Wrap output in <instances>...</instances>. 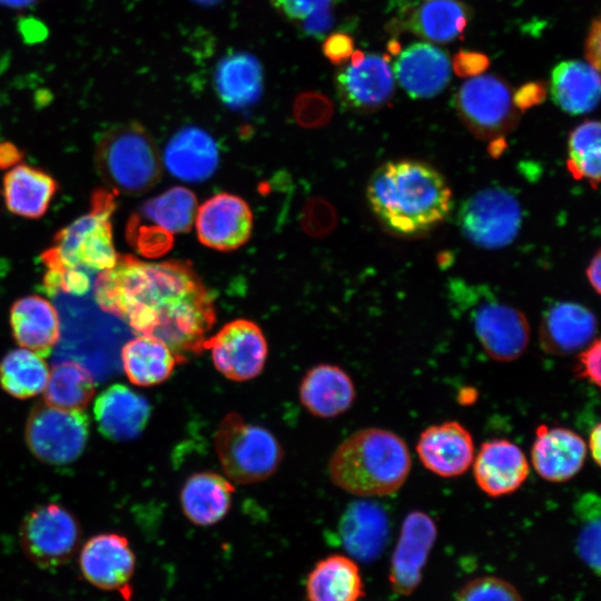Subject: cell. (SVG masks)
I'll return each instance as SVG.
<instances>
[{
  "label": "cell",
  "instance_id": "obj_23",
  "mask_svg": "<svg viewBox=\"0 0 601 601\" xmlns=\"http://www.w3.org/2000/svg\"><path fill=\"white\" fill-rule=\"evenodd\" d=\"M447 55L430 43H414L395 60L394 75L413 98H431L440 93L451 78Z\"/></svg>",
  "mask_w": 601,
  "mask_h": 601
},
{
  "label": "cell",
  "instance_id": "obj_14",
  "mask_svg": "<svg viewBox=\"0 0 601 601\" xmlns=\"http://www.w3.org/2000/svg\"><path fill=\"white\" fill-rule=\"evenodd\" d=\"M473 326L484 352L494 361H515L528 348V318L513 306L487 299L474 311Z\"/></svg>",
  "mask_w": 601,
  "mask_h": 601
},
{
  "label": "cell",
  "instance_id": "obj_52",
  "mask_svg": "<svg viewBox=\"0 0 601 601\" xmlns=\"http://www.w3.org/2000/svg\"><path fill=\"white\" fill-rule=\"evenodd\" d=\"M194 2H197L199 4H204V6H210V4H215L217 3L218 1L220 0H193Z\"/></svg>",
  "mask_w": 601,
  "mask_h": 601
},
{
  "label": "cell",
  "instance_id": "obj_44",
  "mask_svg": "<svg viewBox=\"0 0 601 601\" xmlns=\"http://www.w3.org/2000/svg\"><path fill=\"white\" fill-rule=\"evenodd\" d=\"M490 66L486 55L471 50H460L451 65L454 72L460 77H476L483 73Z\"/></svg>",
  "mask_w": 601,
  "mask_h": 601
},
{
  "label": "cell",
  "instance_id": "obj_36",
  "mask_svg": "<svg viewBox=\"0 0 601 601\" xmlns=\"http://www.w3.org/2000/svg\"><path fill=\"white\" fill-rule=\"evenodd\" d=\"M197 199L185 187H173L145 201L140 209L144 218L170 234L188 231L196 217Z\"/></svg>",
  "mask_w": 601,
  "mask_h": 601
},
{
  "label": "cell",
  "instance_id": "obj_41",
  "mask_svg": "<svg viewBox=\"0 0 601 601\" xmlns=\"http://www.w3.org/2000/svg\"><path fill=\"white\" fill-rule=\"evenodd\" d=\"M332 105L326 97L306 92L298 97L295 104V117L307 127L325 124L332 116Z\"/></svg>",
  "mask_w": 601,
  "mask_h": 601
},
{
  "label": "cell",
  "instance_id": "obj_20",
  "mask_svg": "<svg viewBox=\"0 0 601 601\" xmlns=\"http://www.w3.org/2000/svg\"><path fill=\"white\" fill-rule=\"evenodd\" d=\"M597 333V318L585 306L559 302L543 314L539 339L542 349L551 355L564 356L587 347Z\"/></svg>",
  "mask_w": 601,
  "mask_h": 601
},
{
  "label": "cell",
  "instance_id": "obj_19",
  "mask_svg": "<svg viewBox=\"0 0 601 601\" xmlns=\"http://www.w3.org/2000/svg\"><path fill=\"white\" fill-rule=\"evenodd\" d=\"M472 466L477 486L491 497L515 492L523 485L530 472L524 452L505 439L482 443Z\"/></svg>",
  "mask_w": 601,
  "mask_h": 601
},
{
  "label": "cell",
  "instance_id": "obj_8",
  "mask_svg": "<svg viewBox=\"0 0 601 601\" xmlns=\"http://www.w3.org/2000/svg\"><path fill=\"white\" fill-rule=\"evenodd\" d=\"M89 436V420L82 410H65L46 402L37 403L28 416L24 437L40 461L65 465L83 452Z\"/></svg>",
  "mask_w": 601,
  "mask_h": 601
},
{
  "label": "cell",
  "instance_id": "obj_7",
  "mask_svg": "<svg viewBox=\"0 0 601 601\" xmlns=\"http://www.w3.org/2000/svg\"><path fill=\"white\" fill-rule=\"evenodd\" d=\"M19 540L30 562L51 570L67 564L79 551L81 529L71 512L48 503L35 508L23 518Z\"/></svg>",
  "mask_w": 601,
  "mask_h": 601
},
{
  "label": "cell",
  "instance_id": "obj_34",
  "mask_svg": "<svg viewBox=\"0 0 601 601\" xmlns=\"http://www.w3.org/2000/svg\"><path fill=\"white\" fill-rule=\"evenodd\" d=\"M95 394L91 373L81 364L63 361L49 371L45 402L65 410H83Z\"/></svg>",
  "mask_w": 601,
  "mask_h": 601
},
{
  "label": "cell",
  "instance_id": "obj_49",
  "mask_svg": "<svg viewBox=\"0 0 601 601\" xmlns=\"http://www.w3.org/2000/svg\"><path fill=\"white\" fill-rule=\"evenodd\" d=\"M21 157V152L12 144L4 142L0 145V168L13 167Z\"/></svg>",
  "mask_w": 601,
  "mask_h": 601
},
{
  "label": "cell",
  "instance_id": "obj_31",
  "mask_svg": "<svg viewBox=\"0 0 601 601\" xmlns=\"http://www.w3.org/2000/svg\"><path fill=\"white\" fill-rule=\"evenodd\" d=\"M215 87L220 100L230 108L252 106L263 90V69L250 53L225 56L215 71Z\"/></svg>",
  "mask_w": 601,
  "mask_h": 601
},
{
  "label": "cell",
  "instance_id": "obj_48",
  "mask_svg": "<svg viewBox=\"0 0 601 601\" xmlns=\"http://www.w3.org/2000/svg\"><path fill=\"white\" fill-rule=\"evenodd\" d=\"M588 451H590L592 459L597 465L601 463V425L597 423L589 435L587 442Z\"/></svg>",
  "mask_w": 601,
  "mask_h": 601
},
{
  "label": "cell",
  "instance_id": "obj_39",
  "mask_svg": "<svg viewBox=\"0 0 601 601\" xmlns=\"http://www.w3.org/2000/svg\"><path fill=\"white\" fill-rule=\"evenodd\" d=\"M599 497L594 494L582 496L578 510L584 523L577 540V550L582 561L595 573L600 570V515Z\"/></svg>",
  "mask_w": 601,
  "mask_h": 601
},
{
  "label": "cell",
  "instance_id": "obj_4",
  "mask_svg": "<svg viewBox=\"0 0 601 601\" xmlns=\"http://www.w3.org/2000/svg\"><path fill=\"white\" fill-rule=\"evenodd\" d=\"M115 197L96 190L90 210L60 229L53 246L42 253L47 270L80 269L92 275L114 267L118 260L112 238Z\"/></svg>",
  "mask_w": 601,
  "mask_h": 601
},
{
  "label": "cell",
  "instance_id": "obj_1",
  "mask_svg": "<svg viewBox=\"0 0 601 601\" xmlns=\"http://www.w3.org/2000/svg\"><path fill=\"white\" fill-rule=\"evenodd\" d=\"M97 304L124 319L139 335L159 338L180 364L203 352L216 321L214 299L185 262H141L118 257L93 280Z\"/></svg>",
  "mask_w": 601,
  "mask_h": 601
},
{
  "label": "cell",
  "instance_id": "obj_51",
  "mask_svg": "<svg viewBox=\"0 0 601 601\" xmlns=\"http://www.w3.org/2000/svg\"><path fill=\"white\" fill-rule=\"evenodd\" d=\"M35 0H0L2 6L9 8H24L31 4Z\"/></svg>",
  "mask_w": 601,
  "mask_h": 601
},
{
  "label": "cell",
  "instance_id": "obj_11",
  "mask_svg": "<svg viewBox=\"0 0 601 601\" xmlns=\"http://www.w3.org/2000/svg\"><path fill=\"white\" fill-rule=\"evenodd\" d=\"M203 349L210 351L216 371L234 382L257 377L263 372L268 355V345L262 328L245 318L226 323L205 339Z\"/></svg>",
  "mask_w": 601,
  "mask_h": 601
},
{
  "label": "cell",
  "instance_id": "obj_18",
  "mask_svg": "<svg viewBox=\"0 0 601 601\" xmlns=\"http://www.w3.org/2000/svg\"><path fill=\"white\" fill-rule=\"evenodd\" d=\"M587 454V441L577 432L562 426L536 427L531 463L543 480L552 483L571 480L584 466Z\"/></svg>",
  "mask_w": 601,
  "mask_h": 601
},
{
  "label": "cell",
  "instance_id": "obj_17",
  "mask_svg": "<svg viewBox=\"0 0 601 601\" xmlns=\"http://www.w3.org/2000/svg\"><path fill=\"white\" fill-rule=\"evenodd\" d=\"M416 452L425 469L442 477L464 474L475 455L472 434L456 421L426 427L420 434Z\"/></svg>",
  "mask_w": 601,
  "mask_h": 601
},
{
  "label": "cell",
  "instance_id": "obj_5",
  "mask_svg": "<svg viewBox=\"0 0 601 601\" xmlns=\"http://www.w3.org/2000/svg\"><path fill=\"white\" fill-rule=\"evenodd\" d=\"M214 447L227 477L239 484H254L270 477L280 465L284 451L266 427L228 412L218 423Z\"/></svg>",
  "mask_w": 601,
  "mask_h": 601
},
{
  "label": "cell",
  "instance_id": "obj_29",
  "mask_svg": "<svg viewBox=\"0 0 601 601\" xmlns=\"http://www.w3.org/2000/svg\"><path fill=\"white\" fill-rule=\"evenodd\" d=\"M307 601H358L364 584L356 562L343 554L319 560L305 583Z\"/></svg>",
  "mask_w": 601,
  "mask_h": 601
},
{
  "label": "cell",
  "instance_id": "obj_26",
  "mask_svg": "<svg viewBox=\"0 0 601 601\" xmlns=\"http://www.w3.org/2000/svg\"><path fill=\"white\" fill-rule=\"evenodd\" d=\"M388 534L385 511L371 501L351 503L339 521V535L345 550L363 561L373 560L383 551Z\"/></svg>",
  "mask_w": 601,
  "mask_h": 601
},
{
  "label": "cell",
  "instance_id": "obj_16",
  "mask_svg": "<svg viewBox=\"0 0 601 601\" xmlns=\"http://www.w3.org/2000/svg\"><path fill=\"white\" fill-rule=\"evenodd\" d=\"M436 535V524L425 512L412 511L405 516L388 573L395 592L407 595L417 588Z\"/></svg>",
  "mask_w": 601,
  "mask_h": 601
},
{
  "label": "cell",
  "instance_id": "obj_32",
  "mask_svg": "<svg viewBox=\"0 0 601 601\" xmlns=\"http://www.w3.org/2000/svg\"><path fill=\"white\" fill-rule=\"evenodd\" d=\"M551 93L555 104L571 115L593 110L600 98L599 70L581 61H563L552 71Z\"/></svg>",
  "mask_w": 601,
  "mask_h": 601
},
{
  "label": "cell",
  "instance_id": "obj_21",
  "mask_svg": "<svg viewBox=\"0 0 601 601\" xmlns=\"http://www.w3.org/2000/svg\"><path fill=\"white\" fill-rule=\"evenodd\" d=\"M150 413L146 397L120 384L106 388L93 405L100 433L116 442L137 439L147 426Z\"/></svg>",
  "mask_w": 601,
  "mask_h": 601
},
{
  "label": "cell",
  "instance_id": "obj_15",
  "mask_svg": "<svg viewBox=\"0 0 601 601\" xmlns=\"http://www.w3.org/2000/svg\"><path fill=\"white\" fill-rule=\"evenodd\" d=\"M194 223L197 237L203 245L229 252L242 247L249 239L253 214L243 198L220 193L197 208Z\"/></svg>",
  "mask_w": 601,
  "mask_h": 601
},
{
  "label": "cell",
  "instance_id": "obj_46",
  "mask_svg": "<svg viewBox=\"0 0 601 601\" xmlns=\"http://www.w3.org/2000/svg\"><path fill=\"white\" fill-rule=\"evenodd\" d=\"M546 96V86L541 81H531L520 87L512 95L516 108L525 110L541 104Z\"/></svg>",
  "mask_w": 601,
  "mask_h": 601
},
{
  "label": "cell",
  "instance_id": "obj_27",
  "mask_svg": "<svg viewBox=\"0 0 601 601\" xmlns=\"http://www.w3.org/2000/svg\"><path fill=\"white\" fill-rule=\"evenodd\" d=\"M234 492V484L218 473H194L180 491L183 513L195 525H214L229 512Z\"/></svg>",
  "mask_w": 601,
  "mask_h": 601
},
{
  "label": "cell",
  "instance_id": "obj_22",
  "mask_svg": "<svg viewBox=\"0 0 601 601\" xmlns=\"http://www.w3.org/2000/svg\"><path fill=\"white\" fill-rule=\"evenodd\" d=\"M298 396L300 404L314 416L336 417L351 408L356 398L352 377L334 364H317L303 376Z\"/></svg>",
  "mask_w": 601,
  "mask_h": 601
},
{
  "label": "cell",
  "instance_id": "obj_28",
  "mask_svg": "<svg viewBox=\"0 0 601 601\" xmlns=\"http://www.w3.org/2000/svg\"><path fill=\"white\" fill-rule=\"evenodd\" d=\"M58 190L57 181L46 171L19 164L2 179V196L7 209L20 217H42Z\"/></svg>",
  "mask_w": 601,
  "mask_h": 601
},
{
  "label": "cell",
  "instance_id": "obj_43",
  "mask_svg": "<svg viewBox=\"0 0 601 601\" xmlns=\"http://www.w3.org/2000/svg\"><path fill=\"white\" fill-rule=\"evenodd\" d=\"M601 343L599 338H594L587 347L579 352L577 375L580 378H585L590 383L600 387Z\"/></svg>",
  "mask_w": 601,
  "mask_h": 601
},
{
  "label": "cell",
  "instance_id": "obj_12",
  "mask_svg": "<svg viewBox=\"0 0 601 601\" xmlns=\"http://www.w3.org/2000/svg\"><path fill=\"white\" fill-rule=\"evenodd\" d=\"M335 86L346 107L368 112L390 101L394 93V75L386 58L354 50L337 71Z\"/></svg>",
  "mask_w": 601,
  "mask_h": 601
},
{
  "label": "cell",
  "instance_id": "obj_9",
  "mask_svg": "<svg viewBox=\"0 0 601 601\" xmlns=\"http://www.w3.org/2000/svg\"><path fill=\"white\" fill-rule=\"evenodd\" d=\"M455 101L462 121L484 140L503 141L519 120L510 87L493 75H480L465 81Z\"/></svg>",
  "mask_w": 601,
  "mask_h": 601
},
{
  "label": "cell",
  "instance_id": "obj_38",
  "mask_svg": "<svg viewBox=\"0 0 601 601\" xmlns=\"http://www.w3.org/2000/svg\"><path fill=\"white\" fill-rule=\"evenodd\" d=\"M274 9L307 33L321 35L332 22L333 0H269Z\"/></svg>",
  "mask_w": 601,
  "mask_h": 601
},
{
  "label": "cell",
  "instance_id": "obj_42",
  "mask_svg": "<svg viewBox=\"0 0 601 601\" xmlns=\"http://www.w3.org/2000/svg\"><path fill=\"white\" fill-rule=\"evenodd\" d=\"M129 231L134 236L138 250L145 256L164 254L171 245V236L168 231L157 226H141L138 228L130 223Z\"/></svg>",
  "mask_w": 601,
  "mask_h": 601
},
{
  "label": "cell",
  "instance_id": "obj_33",
  "mask_svg": "<svg viewBox=\"0 0 601 601\" xmlns=\"http://www.w3.org/2000/svg\"><path fill=\"white\" fill-rule=\"evenodd\" d=\"M467 7L457 0H426L414 12L412 30L434 42H449L461 36L469 22Z\"/></svg>",
  "mask_w": 601,
  "mask_h": 601
},
{
  "label": "cell",
  "instance_id": "obj_24",
  "mask_svg": "<svg viewBox=\"0 0 601 601\" xmlns=\"http://www.w3.org/2000/svg\"><path fill=\"white\" fill-rule=\"evenodd\" d=\"M219 162L215 139L204 129L188 126L178 130L164 150L166 169L176 178L199 183L214 175Z\"/></svg>",
  "mask_w": 601,
  "mask_h": 601
},
{
  "label": "cell",
  "instance_id": "obj_30",
  "mask_svg": "<svg viewBox=\"0 0 601 601\" xmlns=\"http://www.w3.org/2000/svg\"><path fill=\"white\" fill-rule=\"evenodd\" d=\"M121 362L128 380L144 387L165 382L180 364L166 343L147 335L136 336L122 346Z\"/></svg>",
  "mask_w": 601,
  "mask_h": 601
},
{
  "label": "cell",
  "instance_id": "obj_6",
  "mask_svg": "<svg viewBox=\"0 0 601 601\" xmlns=\"http://www.w3.org/2000/svg\"><path fill=\"white\" fill-rule=\"evenodd\" d=\"M95 160L101 177L127 194H140L160 178V161L154 141L138 124L118 125L104 131Z\"/></svg>",
  "mask_w": 601,
  "mask_h": 601
},
{
  "label": "cell",
  "instance_id": "obj_35",
  "mask_svg": "<svg viewBox=\"0 0 601 601\" xmlns=\"http://www.w3.org/2000/svg\"><path fill=\"white\" fill-rule=\"evenodd\" d=\"M49 368L42 356L24 347L16 348L0 362V384L17 398H29L43 392Z\"/></svg>",
  "mask_w": 601,
  "mask_h": 601
},
{
  "label": "cell",
  "instance_id": "obj_47",
  "mask_svg": "<svg viewBox=\"0 0 601 601\" xmlns=\"http://www.w3.org/2000/svg\"><path fill=\"white\" fill-rule=\"evenodd\" d=\"M600 19L592 21L584 46L585 58L595 69L600 68Z\"/></svg>",
  "mask_w": 601,
  "mask_h": 601
},
{
  "label": "cell",
  "instance_id": "obj_13",
  "mask_svg": "<svg viewBox=\"0 0 601 601\" xmlns=\"http://www.w3.org/2000/svg\"><path fill=\"white\" fill-rule=\"evenodd\" d=\"M83 579L102 591H128L136 570V556L126 536L100 533L79 550Z\"/></svg>",
  "mask_w": 601,
  "mask_h": 601
},
{
  "label": "cell",
  "instance_id": "obj_50",
  "mask_svg": "<svg viewBox=\"0 0 601 601\" xmlns=\"http://www.w3.org/2000/svg\"><path fill=\"white\" fill-rule=\"evenodd\" d=\"M601 257L600 252L598 250L595 255L590 260L587 267V277L591 286L594 288L597 294H600V268H601Z\"/></svg>",
  "mask_w": 601,
  "mask_h": 601
},
{
  "label": "cell",
  "instance_id": "obj_40",
  "mask_svg": "<svg viewBox=\"0 0 601 601\" xmlns=\"http://www.w3.org/2000/svg\"><path fill=\"white\" fill-rule=\"evenodd\" d=\"M456 601H523V599L506 580L496 577H480L463 585Z\"/></svg>",
  "mask_w": 601,
  "mask_h": 601
},
{
  "label": "cell",
  "instance_id": "obj_2",
  "mask_svg": "<svg viewBox=\"0 0 601 601\" xmlns=\"http://www.w3.org/2000/svg\"><path fill=\"white\" fill-rule=\"evenodd\" d=\"M367 199L390 231L402 236L424 234L445 219L452 193L444 177L428 164L388 161L371 176Z\"/></svg>",
  "mask_w": 601,
  "mask_h": 601
},
{
  "label": "cell",
  "instance_id": "obj_45",
  "mask_svg": "<svg viewBox=\"0 0 601 601\" xmlns=\"http://www.w3.org/2000/svg\"><path fill=\"white\" fill-rule=\"evenodd\" d=\"M354 52L352 37L343 32H335L328 36L323 43L324 56L335 65H344Z\"/></svg>",
  "mask_w": 601,
  "mask_h": 601
},
{
  "label": "cell",
  "instance_id": "obj_10",
  "mask_svg": "<svg viewBox=\"0 0 601 601\" xmlns=\"http://www.w3.org/2000/svg\"><path fill=\"white\" fill-rule=\"evenodd\" d=\"M522 210L516 197L506 189H482L461 206L459 225L473 244L489 249L509 245L518 235Z\"/></svg>",
  "mask_w": 601,
  "mask_h": 601
},
{
  "label": "cell",
  "instance_id": "obj_3",
  "mask_svg": "<svg viewBox=\"0 0 601 601\" xmlns=\"http://www.w3.org/2000/svg\"><path fill=\"white\" fill-rule=\"evenodd\" d=\"M406 442L381 427L358 430L344 440L328 462L332 482L359 497L385 496L397 492L411 472Z\"/></svg>",
  "mask_w": 601,
  "mask_h": 601
},
{
  "label": "cell",
  "instance_id": "obj_25",
  "mask_svg": "<svg viewBox=\"0 0 601 601\" xmlns=\"http://www.w3.org/2000/svg\"><path fill=\"white\" fill-rule=\"evenodd\" d=\"M10 325L16 342L40 356L50 354L60 336L58 312L40 295L17 299L10 309Z\"/></svg>",
  "mask_w": 601,
  "mask_h": 601
},
{
  "label": "cell",
  "instance_id": "obj_37",
  "mask_svg": "<svg viewBox=\"0 0 601 601\" xmlns=\"http://www.w3.org/2000/svg\"><path fill=\"white\" fill-rule=\"evenodd\" d=\"M566 167L574 179H585L597 188L600 180V124L587 120L569 137Z\"/></svg>",
  "mask_w": 601,
  "mask_h": 601
}]
</instances>
